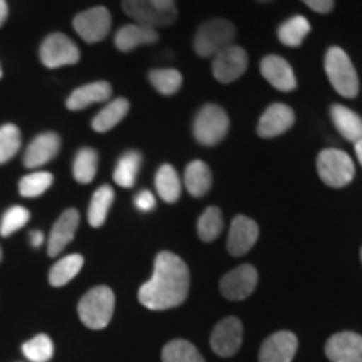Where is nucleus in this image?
Segmentation results:
<instances>
[{"instance_id": "21", "label": "nucleus", "mask_w": 362, "mask_h": 362, "mask_svg": "<svg viewBox=\"0 0 362 362\" xmlns=\"http://www.w3.org/2000/svg\"><path fill=\"white\" fill-rule=\"evenodd\" d=\"M158 39H160L158 30L139 24H128L117 30L115 35V44L117 51L131 52L136 47H139V45L155 44L158 42Z\"/></svg>"}, {"instance_id": "46", "label": "nucleus", "mask_w": 362, "mask_h": 362, "mask_svg": "<svg viewBox=\"0 0 362 362\" xmlns=\"http://www.w3.org/2000/svg\"><path fill=\"white\" fill-rule=\"evenodd\" d=\"M0 78H2V69H0Z\"/></svg>"}, {"instance_id": "41", "label": "nucleus", "mask_w": 362, "mask_h": 362, "mask_svg": "<svg viewBox=\"0 0 362 362\" xmlns=\"http://www.w3.org/2000/svg\"><path fill=\"white\" fill-rule=\"evenodd\" d=\"M30 243H33V247H40L44 243V233L42 232H33L30 233Z\"/></svg>"}, {"instance_id": "25", "label": "nucleus", "mask_w": 362, "mask_h": 362, "mask_svg": "<svg viewBox=\"0 0 362 362\" xmlns=\"http://www.w3.org/2000/svg\"><path fill=\"white\" fill-rule=\"evenodd\" d=\"M112 200H115V192H112L110 185H103V187H99L96 192H94L93 198H90L88 211V220L90 226L99 228V226L104 225V221L107 218V214H110Z\"/></svg>"}, {"instance_id": "17", "label": "nucleus", "mask_w": 362, "mask_h": 362, "mask_svg": "<svg viewBox=\"0 0 362 362\" xmlns=\"http://www.w3.org/2000/svg\"><path fill=\"white\" fill-rule=\"evenodd\" d=\"M79 226V211L76 208H69L64 214L59 216L56 223H54L51 235H49L47 242V253L51 257H56L64 248L69 245L74 238L76 232Z\"/></svg>"}, {"instance_id": "38", "label": "nucleus", "mask_w": 362, "mask_h": 362, "mask_svg": "<svg viewBox=\"0 0 362 362\" xmlns=\"http://www.w3.org/2000/svg\"><path fill=\"white\" fill-rule=\"evenodd\" d=\"M134 205L138 210H141V211H151L153 208L156 206V200H155V197H153L151 192L143 189V192H139L138 194H136Z\"/></svg>"}, {"instance_id": "42", "label": "nucleus", "mask_w": 362, "mask_h": 362, "mask_svg": "<svg viewBox=\"0 0 362 362\" xmlns=\"http://www.w3.org/2000/svg\"><path fill=\"white\" fill-rule=\"evenodd\" d=\"M7 16H8L7 2L6 0H0V27H2L4 22L7 21Z\"/></svg>"}, {"instance_id": "10", "label": "nucleus", "mask_w": 362, "mask_h": 362, "mask_svg": "<svg viewBox=\"0 0 362 362\" xmlns=\"http://www.w3.org/2000/svg\"><path fill=\"white\" fill-rule=\"evenodd\" d=\"M248 67V56L240 45H228L220 51L211 62L215 79L221 84H230L245 74Z\"/></svg>"}, {"instance_id": "27", "label": "nucleus", "mask_w": 362, "mask_h": 362, "mask_svg": "<svg viewBox=\"0 0 362 362\" xmlns=\"http://www.w3.org/2000/svg\"><path fill=\"white\" fill-rule=\"evenodd\" d=\"M143 156L139 151H128L117 161L115 168V183L123 188H133L138 178L139 168H141Z\"/></svg>"}, {"instance_id": "31", "label": "nucleus", "mask_w": 362, "mask_h": 362, "mask_svg": "<svg viewBox=\"0 0 362 362\" xmlns=\"http://www.w3.org/2000/svg\"><path fill=\"white\" fill-rule=\"evenodd\" d=\"M148 78L153 88L165 96H173L183 84V76L176 69H155L149 72Z\"/></svg>"}, {"instance_id": "2", "label": "nucleus", "mask_w": 362, "mask_h": 362, "mask_svg": "<svg viewBox=\"0 0 362 362\" xmlns=\"http://www.w3.org/2000/svg\"><path fill=\"white\" fill-rule=\"evenodd\" d=\"M325 74L332 84V88L344 98H356L359 94V78L356 67L341 47H330L325 54Z\"/></svg>"}, {"instance_id": "16", "label": "nucleus", "mask_w": 362, "mask_h": 362, "mask_svg": "<svg viewBox=\"0 0 362 362\" xmlns=\"http://www.w3.org/2000/svg\"><path fill=\"white\" fill-rule=\"evenodd\" d=\"M297 352V337L288 330L272 334L262 344L259 354L260 362H292Z\"/></svg>"}, {"instance_id": "15", "label": "nucleus", "mask_w": 362, "mask_h": 362, "mask_svg": "<svg viewBox=\"0 0 362 362\" xmlns=\"http://www.w3.org/2000/svg\"><path fill=\"white\" fill-rule=\"evenodd\" d=\"M325 354L332 362H362V336L337 332L325 344Z\"/></svg>"}, {"instance_id": "22", "label": "nucleus", "mask_w": 362, "mask_h": 362, "mask_svg": "<svg viewBox=\"0 0 362 362\" xmlns=\"http://www.w3.org/2000/svg\"><path fill=\"white\" fill-rule=\"evenodd\" d=\"M330 117H332L334 126L339 129L347 141L359 143L362 141V117L349 107L342 104H334L330 107Z\"/></svg>"}, {"instance_id": "6", "label": "nucleus", "mask_w": 362, "mask_h": 362, "mask_svg": "<svg viewBox=\"0 0 362 362\" xmlns=\"http://www.w3.org/2000/svg\"><path fill=\"white\" fill-rule=\"evenodd\" d=\"M228 115L216 104H205L193 121V136L203 146H215L228 134Z\"/></svg>"}, {"instance_id": "19", "label": "nucleus", "mask_w": 362, "mask_h": 362, "mask_svg": "<svg viewBox=\"0 0 362 362\" xmlns=\"http://www.w3.org/2000/svg\"><path fill=\"white\" fill-rule=\"evenodd\" d=\"M260 71L262 76L267 79V83L274 86L275 89L279 90H293L297 86L296 74H293V69L285 61L284 57L280 56H267L262 59L260 62Z\"/></svg>"}, {"instance_id": "36", "label": "nucleus", "mask_w": 362, "mask_h": 362, "mask_svg": "<svg viewBox=\"0 0 362 362\" xmlns=\"http://www.w3.org/2000/svg\"><path fill=\"white\" fill-rule=\"evenodd\" d=\"M22 352H24L27 359L33 362H47L54 356V344L47 336L39 334L33 341L25 342L22 346Z\"/></svg>"}, {"instance_id": "11", "label": "nucleus", "mask_w": 362, "mask_h": 362, "mask_svg": "<svg viewBox=\"0 0 362 362\" xmlns=\"http://www.w3.org/2000/svg\"><path fill=\"white\" fill-rule=\"evenodd\" d=\"M257 282H259V274H257L255 267L245 264L228 272L221 279L220 291L228 300H243L255 291Z\"/></svg>"}, {"instance_id": "30", "label": "nucleus", "mask_w": 362, "mask_h": 362, "mask_svg": "<svg viewBox=\"0 0 362 362\" xmlns=\"http://www.w3.org/2000/svg\"><path fill=\"white\" fill-rule=\"evenodd\" d=\"M98 153L93 148L79 149L72 165V175L78 183L88 185L98 173Z\"/></svg>"}, {"instance_id": "5", "label": "nucleus", "mask_w": 362, "mask_h": 362, "mask_svg": "<svg viewBox=\"0 0 362 362\" xmlns=\"http://www.w3.org/2000/svg\"><path fill=\"white\" fill-rule=\"evenodd\" d=\"M235 25L226 19H210L198 27L193 47L200 57H215L225 47L232 45Z\"/></svg>"}, {"instance_id": "35", "label": "nucleus", "mask_w": 362, "mask_h": 362, "mask_svg": "<svg viewBox=\"0 0 362 362\" xmlns=\"http://www.w3.org/2000/svg\"><path fill=\"white\" fill-rule=\"evenodd\" d=\"M22 136L16 124L0 126V165L11 161L21 149Z\"/></svg>"}, {"instance_id": "37", "label": "nucleus", "mask_w": 362, "mask_h": 362, "mask_svg": "<svg viewBox=\"0 0 362 362\" xmlns=\"http://www.w3.org/2000/svg\"><path fill=\"white\" fill-rule=\"evenodd\" d=\"M30 218L29 210L24 206H12L4 214L2 221H0V233L2 237H8L17 230H21Z\"/></svg>"}, {"instance_id": "32", "label": "nucleus", "mask_w": 362, "mask_h": 362, "mask_svg": "<svg viewBox=\"0 0 362 362\" xmlns=\"http://www.w3.org/2000/svg\"><path fill=\"white\" fill-rule=\"evenodd\" d=\"M197 230L198 237H200L203 242H214V240L221 233V230H223V215H221L220 208H206L202 214L200 220H198Z\"/></svg>"}, {"instance_id": "40", "label": "nucleus", "mask_w": 362, "mask_h": 362, "mask_svg": "<svg viewBox=\"0 0 362 362\" xmlns=\"http://www.w3.org/2000/svg\"><path fill=\"white\" fill-rule=\"evenodd\" d=\"M156 7L165 8V11H175L176 8V0H151Z\"/></svg>"}, {"instance_id": "28", "label": "nucleus", "mask_w": 362, "mask_h": 362, "mask_svg": "<svg viewBox=\"0 0 362 362\" xmlns=\"http://www.w3.org/2000/svg\"><path fill=\"white\" fill-rule=\"evenodd\" d=\"M83 265V255H79V253L67 255L64 259L59 260L57 264L52 267L51 272H49V282H51L52 287H62V285L69 284L71 280L79 274Z\"/></svg>"}, {"instance_id": "43", "label": "nucleus", "mask_w": 362, "mask_h": 362, "mask_svg": "<svg viewBox=\"0 0 362 362\" xmlns=\"http://www.w3.org/2000/svg\"><path fill=\"white\" fill-rule=\"evenodd\" d=\"M356 156H357V160H359L361 166H362V141L356 143Z\"/></svg>"}, {"instance_id": "20", "label": "nucleus", "mask_w": 362, "mask_h": 362, "mask_svg": "<svg viewBox=\"0 0 362 362\" xmlns=\"http://www.w3.org/2000/svg\"><path fill=\"white\" fill-rule=\"evenodd\" d=\"M111 94L112 88L106 81H98V83L81 86V88L72 90L71 96L67 98L66 107L71 111H81L96 103L107 101L111 98Z\"/></svg>"}, {"instance_id": "9", "label": "nucleus", "mask_w": 362, "mask_h": 362, "mask_svg": "<svg viewBox=\"0 0 362 362\" xmlns=\"http://www.w3.org/2000/svg\"><path fill=\"white\" fill-rule=\"evenodd\" d=\"M74 30L88 44L101 42L111 30V13L106 7H90L74 17Z\"/></svg>"}, {"instance_id": "44", "label": "nucleus", "mask_w": 362, "mask_h": 362, "mask_svg": "<svg viewBox=\"0 0 362 362\" xmlns=\"http://www.w3.org/2000/svg\"><path fill=\"white\" fill-rule=\"evenodd\" d=\"M0 260H2V248H0Z\"/></svg>"}, {"instance_id": "18", "label": "nucleus", "mask_w": 362, "mask_h": 362, "mask_svg": "<svg viewBox=\"0 0 362 362\" xmlns=\"http://www.w3.org/2000/svg\"><path fill=\"white\" fill-rule=\"evenodd\" d=\"M59 148H61V138L52 131L35 136L25 151L24 165L30 170L40 168L57 156Z\"/></svg>"}, {"instance_id": "29", "label": "nucleus", "mask_w": 362, "mask_h": 362, "mask_svg": "<svg viewBox=\"0 0 362 362\" xmlns=\"http://www.w3.org/2000/svg\"><path fill=\"white\" fill-rule=\"evenodd\" d=\"M156 192L166 203H175L181 197V181L176 170L171 165H163L158 170L156 178Z\"/></svg>"}, {"instance_id": "33", "label": "nucleus", "mask_w": 362, "mask_h": 362, "mask_svg": "<svg viewBox=\"0 0 362 362\" xmlns=\"http://www.w3.org/2000/svg\"><path fill=\"white\" fill-rule=\"evenodd\" d=\"M163 362H205L197 347L188 341H171L163 349Z\"/></svg>"}, {"instance_id": "8", "label": "nucleus", "mask_w": 362, "mask_h": 362, "mask_svg": "<svg viewBox=\"0 0 362 362\" xmlns=\"http://www.w3.org/2000/svg\"><path fill=\"white\" fill-rule=\"evenodd\" d=\"M123 11L134 21V24L155 30L160 27H168L178 19V8L165 11L156 7L151 0H123Z\"/></svg>"}, {"instance_id": "7", "label": "nucleus", "mask_w": 362, "mask_h": 362, "mask_svg": "<svg viewBox=\"0 0 362 362\" xmlns=\"http://www.w3.org/2000/svg\"><path fill=\"white\" fill-rule=\"evenodd\" d=\"M40 62L49 69H57L62 66H74L81 59V52L67 35L61 33L49 34L40 44L39 49Z\"/></svg>"}, {"instance_id": "26", "label": "nucleus", "mask_w": 362, "mask_h": 362, "mask_svg": "<svg viewBox=\"0 0 362 362\" xmlns=\"http://www.w3.org/2000/svg\"><path fill=\"white\" fill-rule=\"evenodd\" d=\"M310 33V24L304 16H293L282 22L277 30L279 40L287 47H298Z\"/></svg>"}, {"instance_id": "45", "label": "nucleus", "mask_w": 362, "mask_h": 362, "mask_svg": "<svg viewBox=\"0 0 362 362\" xmlns=\"http://www.w3.org/2000/svg\"><path fill=\"white\" fill-rule=\"evenodd\" d=\"M259 2H270V0H259Z\"/></svg>"}, {"instance_id": "24", "label": "nucleus", "mask_w": 362, "mask_h": 362, "mask_svg": "<svg viewBox=\"0 0 362 362\" xmlns=\"http://www.w3.org/2000/svg\"><path fill=\"white\" fill-rule=\"evenodd\" d=\"M128 111H129L128 99L124 98L115 99V101H111L106 107H103V110L94 116L93 129L96 131V133H106V131H111L115 126H117L124 119L126 115H128Z\"/></svg>"}, {"instance_id": "14", "label": "nucleus", "mask_w": 362, "mask_h": 362, "mask_svg": "<svg viewBox=\"0 0 362 362\" xmlns=\"http://www.w3.org/2000/svg\"><path fill=\"white\" fill-rule=\"evenodd\" d=\"M296 115H293L292 107L287 104L275 103L267 107V111L262 115L259 126H257V133L260 138H275V136L284 134L293 126Z\"/></svg>"}, {"instance_id": "3", "label": "nucleus", "mask_w": 362, "mask_h": 362, "mask_svg": "<svg viewBox=\"0 0 362 362\" xmlns=\"http://www.w3.org/2000/svg\"><path fill=\"white\" fill-rule=\"evenodd\" d=\"M78 312L83 324L89 329H104L111 322L112 312H115V293L104 285L90 288L81 298Z\"/></svg>"}, {"instance_id": "34", "label": "nucleus", "mask_w": 362, "mask_h": 362, "mask_svg": "<svg viewBox=\"0 0 362 362\" xmlns=\"http://www.w3.org/2000/svg\"><path fill=\"white\" fill-rule=\"evenodd\" d=\"M52 183L54 176L49 171H34L21 180L19 192L25 198H37L47 192Z\"/></svg>"}, {"instance_id": "13", "label": "nucleus", "mask_w": 362, "mask_h": 362, "mask_svg": "<svg viewBox=\"0 0 362 362\" xmlns=\"http://www.w3.org/2000/svg\"><path fill=\"white\" fill-rule=\"evenodd\" d=\"M257 240H259V225L245 215L235 216L232 226H230L228 242H226V248H228L230 255H245L255 245Z\"/></svg>"}, {"instance_id": "23", "label": "nucleus", "mask_w": 362, "mask_h": 362, "mask_svg": "<svg viewBox=\"0 0 362 362\" xmlns=\"http://www.w3.org/2000/svg\"><path fill=\"white\" fill-rule=\"evenodd\" d=\"M211 171L208 168L206 163L200 160H194L189 163L185 170V188L192 197L200 198L206 194L211 188Z\"/></svg>"}, {"instance_id": "1", "label": "nucleus", "mask_w": 362, "mask_h": 362, "mask_svg": "<svg viewBox=\"0 0 362 362\" xmlns=\"http://www.w3.org/2000/svg\"><path fill=\"white\" fill-rule=\"evenodd\" d=\"M189 291V270L171 252L158 253L153 277L139 288V302L149 310H166L185 302Z\"/></svg>"}, {"instance_id": "39", "label": "nucleus", "mask_w": 362, "mask_h": 362, "mask_svg": "<svg viewBox=\"0 0 362 362\" xmlns=\"http://www.w3.org/2000/svg\"><path fill=\"white\" fill-rule=\"evenodd\" d=\"M317 13H329L334 8V0H302Z\"/></svg>"}, {"instance_id": "12", "label": "nucleus", "mask_w": 362, "mask_h": 362, "mask_svg": "<svg viewBox=\"0 0 362 362\" xmlns=\"http://www.w3.org/2000/svg\"><path fill=\"white\" fill-rule=\"evenodd\" d=\"M243 341V325L237 317H226L215 325L211 332V349L221 357L237 354Z\"/></svg>"}, {"instance_id": "4", "label": "nucleus", "mask_w": 362, "mask_h": 362, "mask_svg": "<svg viewBox=\"0 0 362 362\" xmlns=\"http://www.w3.org/2000/svg\"><path fill=\"white\" fill-rule=\"evenodd\" d=\"M317 171L327 187L344 188L354 180L356 166L346 151L336 148L324 149L317 158Z\"/></svg>"}, {"instance_id": "47", "label": "nucleus", "mask_w": 362, "mask_h": 362, "mask_svg": "<svg viewBox=\"0 0 362 362\" xmlns=\"http://www.w3.org/2000/svg\"><path fill=\"white\" fill-rule=\"evenodd\" d=\"M361 260H362V250H361Z\"/></svg>"}]
</instances>
